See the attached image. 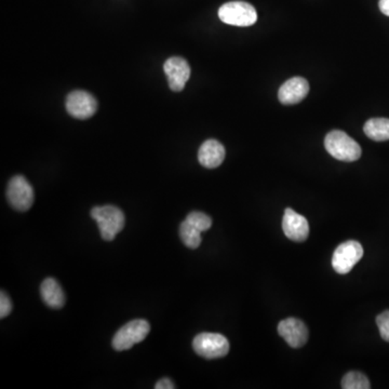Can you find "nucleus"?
I'll return each mask as SVG.
<instances>
[{"instance_id":"nucleus-1","label":"nucleus","mask_w":389,"mask_h":389,"mask_svg":"<svg viewBox=\"0 0 389 389\" xmlns=\"http://www.w3.org/2000/svg\"><path fill=\"white\" fill-rule=\"evenodd\" d=\"M324 147L332 157L341 161H356L361 157V147L354 138L341 130H333L324 138Z\"/></svg>"},{"instance_id":"nucleus-2","label":"nucleus","mask_w":389,"mask_h":389,"mask_svg":"<svg viewBox=\"0 0 389 389\" xmlns=\"http://www.w3.org/2000/svg\"><path fill=\"white\" fill-rule=\"evenodd\" d=\"M90 214L99 225L102 238L105 242L115 239L116 235L124 230L126 224L124 212L115 206H94Z\"/></svg>"},{"instance_id":"nucleus-3","label":"nucleus","mask_w":389,"mask_h":389,"mask_svg":"<svg viewBox=\"0 0 389 389\" xmlns=\"http://www.w3.org/2000/svg\"><path fill=\"white\" fill-rule=\"evenodd\" d=\"M218 18L228 25L246 27L258 21V13L256 8L246 1H230L220 8Z\"/></svg>"},{"instance_id":"nucleus-4","label":"nucleus","mask_w":389,"mask_h":389,"mask_svg":"<svg viewBox=\"0 0 389 389\" xmlns=\"http://www.w3.org/2000/svg\"><path fill=\"white\" fill-rule=\"evenodd\" d=\"M150 331V324L144 319H136L128 322L114 336L112 342L114 350L118 352L130 350L134 345L145 340Z\"/></svg>"},{"instance_id":"nucleus-5","label":"nucleus","mask_w":389,"mask_h":389,"mask_svg":"<svg viewBox=\"0 0 389 389\" xmlns=\"http://www.w3.org/2000/svg\"><path fill=\"white\" fill-rule=\"evenodd\" d=\"M196 354L206 359L225 357L230 352V342L225 336L218 333H200L192 341Z\"/></svg>"},{"instance_id":"nucleus-6","label":"nucleus","mask_w":389,"mask_h":389,"mask_svg":"<svg viewBox=\"0 0 389 389\" xmlns=\"http://www.w3.org/2000/svg\"><path fill=\"white\" fill-rule=\"evenodd\" d=\"M7 198L12 208L18 211H27L34 204L33 187L24 176H13L8 184Z\"/></svg>"},{"instance_id":"nucleus-7","label":"nucleus","mask_w":389,"mask_h":389,"mask_svg":"<svg viewBox=\"0 0 389 389\" xmlns=\"http://www.w3.org/2000/svg\"><path fill=\"white\" fill-rule=\"evenodd\" d=\"M364 256V248L355 240L344 242L336 248L332 256V266L338 274H348Z\"/></svg>"},{"instance_id":"nucleus-8","label":"nucleus","mask_w":389,"mask_h":389,"mask_svg":"<svg viewBox=\"0 0 389 389\" xmlns=\"http://www.w3.org/2000/svg\"><path fill=\"white\" fill-rule=\"evenodd\" d=\"M66 110L72 117L77 119H88L98 110V101L89 92L76 90L68 94L66 99Z\"/></svg>"},{"instance_id":"nucleus-9","label":"nucleus","mask_w":389,"mask_h":389,"mask_svg":"<svg viewBox=\"0 0 389 389\" xmlns=\"http://www.w3.org/2000/svg\"><path fill=\"white\" fill-rule=\"evenodd\" d=\"M164 70L168 77L170 89L174 92L182 91L190 77V67L187 61L183 58H170L164 63Z\"/></svg>"},{"instance_id":"nucleus-10","label":"nucleus","mask_w":389,"mask_h":389,"mask_svg":"<svg viewBox=\"0 0 389 389\" xmlns=\"http://www.w3.org/2000/svg\"><path fill=\"white\" fill-rule=\"evenodd\" d=\"M278 333L294 348L304 346L308 340V327L300 319H284L278 324Z\"/></svg>"},{"instance_id":"nucleus-11","label":"nucleus","mask_w":389,"mask_h":389,"mask_svg":"<svg viewBox=\"0 0 389 389\" xmlns=\"http://www.w3.org/2000/svg\"><path fill=\"white\" fill-rule=\"evenodd\" d=\"M282 230L284 235L290 240L296 242H305L310 235V224L305 216L296 213L294 210L286 209L284 220H282Z\"/></svg>"},{"instance_id":"nucleus-12","label":"nucleus","mask_w":389,"mask_h":389,"mask_svg":"<svg viewBox=\"0 0 389 389\" xmlns=\"http://www.w3.org/2000/svg\"><path fill=\"white\" fill-rule=\"evenodd\" d=\"M310 92V84L303 77H294L286 80L278 92L280 103L294 105L300 103Z\"/></svg>"},{"instance_id":"nucleus-13","label":"nucleus","mask_w":389,"mask_h":389,"mask_svg":"<svg viewBox=\"0 0 389 389\" xmlns=\"http://www.w3.org/2000/svg\"><path fill=\"white\" fill-rule=\"evenodd\" d=\"M225 159V148L216 140H208L200 146L198 160L208 169H216Z\"/></svg>"},{"instance_id":"nucleus-14","label":"nucleus","mask_w":389,"mask_h":389,"mask_svg":"<svg viewBox=\"0 0 389 389\" xmlns=\"http://www.w3.org/2000/svg\"><path fill=\"white\" fill-rule=\"evenodd\" d=\"M40 294H41L44 302L54 310L62 308L65 304V294H64L63 289L53 278H47L44 280L40 286Z\"/></svg>"},{"instance_id":"nucleus-15","label":"nucleus","mask_w":389,"mask_h":389,"mask_svg":"<svg viewBox=\"0 0 389 389\" xmlns=\"http://www.w3.org/2000/svg\"><path fill=\"white\" fill-rule=\"evenodd\" d=\"M364 133L373 141L383 142L389 140V119L372 118L364 124Z\"/></svg>"},{"instance_id":"nucleus-16","label":"nucleus","mask_w":389,"mask_h":389,"mask_svg":"<svg viewBox=\"0 0 389 389\" xmlns=\"http://www.w3.org/2000/svg\"><path fill=\"white\" fill-rule=\"evenodd\" d=\"M180 239L187 248L197 249L202 244V232L194 228L187 220H184L180 226Z\"/></svg>"},{"instance_id":"nucleus-17","label":"nucleus","mask_w":389,"mask_h":389,"mask_svg":"<svg viewBox=\"0 0 389 389\" xmlns=\"http://www.w3.org/2000/svg\"><path fill=\"white\" fill-rule=\"evenodd\" d=\"M342 388L344 389H370V381L364 373L352 372L347 373L342 380Z\"/></svg>"},{"instance_id":"nucleus-18","label":"nucleus","mask_w":389,"mask_h":389,"mask_svg":"<svg viewBox=\"0 0 389 389\" xmlns=\"http://www.w3.org/2000/svg\"><path fill=\"white\" fill-rule=\"evenodd\" d=\"M186 220L202 232H206L212 226V218L209 216H206V213H202V212H190L186 218Z\"/></svg>"},{"instance_id":"nucleus-19","label":"nucleus","mask_w":389,"mask_h":389,"mask_svg":"<svg viewBox=\"0 0 389 389\" xmlns=\"http://www.w3.org/2000/svg\"><path fill=\"white\" fill-rule=\"evenodd\" d=\"M376 324H378L383 340L389 342V310L378 315L376 318Z\"/></svg>"},{"instance_id":"nucleus-20","label":"nucleus","mask_w":389,"mask_h":389,"mask_svg":"<svg viewBox=\"0 0 389 389\" xmlns=\"http://www.w3.org/2000/svg\"><path fill=\"white\" fill-rule=\"evenodd\" d=\"M12 310V303L5 291L0 294V318L4 319L9 316Z\"/></svg>"},{"instance_id":"nucleus-21","label":"nucleus","mask_w":389,"mask_h":389,"mask_svg":"<svg viewBox=\"0 0 389 389\" xmlns=\"http://www.w3.org/2000/svg\"><path fill=\"white\" fill-rule=\"evenodd\" d=\"M156 389H173L176 388L173 383L168 378H161L157 384L155 385Z\"/></svg>"},{"instance_id":"nucleus-22","label":"nucleus","mask_w":389,"mask_h":389,"mask_svg":"<svg viewBox=\"0 0 389 389\" xmlns=\"http://www.w3.org/2000/svg\"><path fill=\"white\" fill-rule=\"evenodd\" d=\"M378 7H380V10L382 11L383 15L389 17V0H380Z\"/></svg>"}]
</instances>
